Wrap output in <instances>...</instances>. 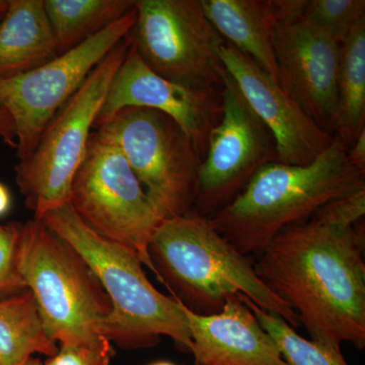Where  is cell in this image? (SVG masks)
Returning a JSON list of instances; mask_svg holds the SVG:
<instances>
[{
	"label": "cell",
	"instance_id": "cell-1",
	"mask_svg": "<svg viewBox=\"0 0 365 365\" xmlns=\"http://www.w3.org/2000/svg\"><path fill=\"white\" fill-rule=\"evenodd\" d=\"M365 190L280 230L255 271L299 317L312 341L365 347Z\"/></svg>",
	"mask_w": 365,
	"mask_h": 365
},
{
	"label": "cell",
	"instance_id": "cell-2",
	"mask_svg": "<svg viewBox=\"0 0 365 365\" xmlns=\"http://www.w3.org/2000/svg\"><path fill=\"white\" fill-rule=\"evenodd\" d=\"M364 190L365 170L348 162L347 148L334 135L332 144L309 165L266 163L232 202L207 220L237 251L257 257L283 228Z\"/></svg>",
	"mask_w": 365,
	"mask_h": 365
},
{
	"label": "cell",
	"instance_id": "cell-3",
	"mask_svg": "<svg viewBox=\"0 0 365 365\" xmlns=\"http://www.w3.org/2000/svg\"><path fill=\"white\" fill-rule=\"evenodd\" d=\"M150 256L160 282L194 313H220L228 297L244 295L299 328V317L266 287L248 256L194 211L158 225Z\"/></svg>",
	"mask_w": 365,
	"mask_h": 365
},
{
	"label": "cell",
	"instance_id": "cell-4",
	"mask_svg": "<svg viewBox=\"0 0 365 365\" xmlns=\"http://www.w3.org/2000/svg\"><path fill=\"white\" fill-rule=\"evenodd\" d=\"M41 222L81 255L109 297L112 312L103 323L105 339L138 349L153 347L167 336L182 351H191L181 302L153 287L133 252L93 232L69 203Z\"/></svg>",
	"mask_w": 365,
	"mask_h": 365
},
{
	"label": "cell",
	"instance_id": "cell-5",
	"mask_svg": "<svg viewBox=\"0 0 365 365\" xmlns=\"http://www.w3.org/2000/svg\"><path fill=\"white\" fill-rule=\"evenodd\" d=\"M16 262L53 341L58 346L112 349L102 334L111 302L71 245L44 222L34 220L21 225Z\"/></svg>",
	"mask_w": 365,
	"mask_h": 365
},
{
	"label": "cell",
	"instance_id": "cell-6",
	"mask_svg": "<svg viewBox=\"0 0 365 365\" xmlns=\"http://www.w3.org/2000/svg\"><path fill=\"white\" fill-rule=\"evenodd\" d=\"M130 44L127 36L102 60L46 127L30 157L14 168L16 185L35 220L41 222L69 203L72 182L86 157L91 129Z\"/></svg>",
	"mask_w": 365,
	"mask_h": 365
},
{
	"label": "cell",
	"instance_id": "cell-7",
	"mask_svg": "<svg viewBox=\"0 0 365 365\" xmlns=\"http://www.w3.org/2000/svg\"><path fill=\"white\" fill-rule=\"evenodd\" d=\"M95 128L123 153L160 220L193 212L200 155L174 120L125 108Z\"/></svg>",
	"mask_w": 365,
	"mask_h": 365
},
{
	"label": "cell",
	"instance_id": "cell-8",
	"mask_svg": "<svg viewBox=\"0 0 365 365\" xmlns=\"http://www.w3.org/2000/svg\"><path fill=\"white\" fill-rule=\"evenodd\" d=\"M69 204L93 232L130 250L157 276L150 244L163 220L123 153L97 131L72 182Z\"/></svg>",
	"mask_w": 365,
	"mask_h": 365
},
{
	"label": "cell",
	"instance_id": "cell-9",
	"mask_svg": "<svg viewBox=\"0 0 365 365\" xmlns=\"http://www.w3.org/2000/svg\"><path fill=\"white\" fill-rule=\"evenodd\" d=\"M136 9L32 71L0 78V108L13 119L16 155L30 157L46 127L102 60L131 33Z\"/></svg>",
	"mask_w": 365,
	"mask_h": 365
},
{
	"label": "cell",
	"instance_id": "cell-10",
	"mask_svg": "<svg viewBox=\"0 0 365 365\" xmlns=\"http://www.w3.org/2000/svg\"><path fill=\"white\" fill-rule=\"evenodd\" d=\"M129 37L146 66L163 78L198 88L222 83L218 49L225 40L201 0H137Z\"/></svg>",
	"mask_w": 365,
	"mask_h": 365
},
{
	"label": "cell",
	"instance_id": "cell-11",
	"mask_svg": "<svg viewBox=\"0 0 365 365\" xmlns=\"http://www.w3.org/2000/svg\"><path fill=\"white\" fill-rule=\"evenodd\" d=\"M222 85L220 119L199 165L193 209L206 218L232 202L261 167L277 160L272 135L225 71Z\"/></svg>",
	"mask_w": 365,
	"mask_h": 365
},
{
	"label": "cell",
	"instance_id": "cell-12",
	"mask_svg": "<svg viewBox=\"0 0 365 365\" xmlns=\"http://www.w3.org/2000/svg\"><path fill=\"white\" fill-rule=\"evenodd\" d=\"M341 44L302 20L276 24L278 83L329 133L335 131L337 116Z\"/></svg>",
	"mask_w": 365,
	"mask_h": 365
},
{
	"label": "cell",
	"instance_id": "cell-13",
	"mask_svg": "<svg viewBox=\"0 0 365 365\" xmlns=\"http://www.w3.org/2000/svg\"><path fill=\"white\" fill-rule=\"evenodd\" d=\"M215 88H198L163 78L146 66L133 44L113 78L95 127L125 108L155 110L174 120L195 145L205 153L209 133L220 115Z\"/></svg>",
	"mask_w": 365,
	"mask_h": 365
},
{
	"label": "cell",
	"instance_id": "cell-14",
	"mask_svg": "<svg viewBox=\"0 0 365 365\" xmlns=\"http://www.w3.org/2000/svg\"><path fill=\"white\" fill-rule=\"evenodd\" d=\"M218 56L247 104L272 135L276 162L309 165L332 144L334 135L322 129L250 57L225 41L218 49Z\"/></svg>",
	"mask_w": 365,
	"mask_h": 365
},
{
	"label": "cell",
	"instance_id": "cell-15",
	"mask_svg": "<svg viewBox=\"0 0 365 365\" xmlns=\"http://www.w3.org/2000/svg\"><path fill=\"white\" fill-rule=\"evenodd\" d=\"M181 304L196 365H287L239 295L228 297L213 314H196Z\"/></svg>",
	"mask_w": 365,
	"mask_h": 365
},
{
	"label": "cell",
	"instance_id": "cell-16",
	"mask_svg": "<svg viewBox=\"0 0 365 365\" xmlns=\"http://www.w3.org/2000/svg\"><path fill=\"white\" fill-rule=\"evenodd\" d=\"M201 4L220 37L278 83L273 0H201Z\"/></svg>",
	"mask_w": 365,
	"mask_h": 365
},
{
	"label": "cell",
	"instance_id": "cell-17",
	"mask_svg": "<svg viewBox=\"0 0 365 365\" xmlns=\"http://www.w3.org/2000/svg\"><path fill=\"white\" fill-rule=\"evenodd\" d=\"M44 0H11L0 21V78L32 71L58 56Z\"/></svg>",
	"mask_w": 365,
	"mask_h": 365
},
{
	"label": "cell",
	"instance_id": "cell-18",
	"mask_svg": "<svg viewBox=\"0 0 365 365\" xmlns=\"http://www.w3.org/2000/svg\"><path fill=\"white\" fill-rule=\"evenodd\" d=\"M58 349L30 290L0 299V365H25L34 354L52 357Z\"/></svg>",
	"mask_w": 365,
	"mask_h": 365
},
{
	"label": "cell",
	"instance_id": "cell-19",
	"mask_svg": "<svg viewBox=\"0 0 365 365\" xmlns=\"http://www.w3.org/2000/svg\"><path fill=\"white\" fill-rule=\"evenodd\" d=\"M365 129V19L341 44L336 136L349 148Z\"/></svg>",
	"mask_w": 365,
	"mask_h": 365
},
{
	"label": "cell",
	"instance_id": "cell-20",
	"mask_svg": "<svg viewBox=\"0 0 365 365\" xmlns=\"http://www.w3.org/2000/svg\"><path fill=\"white\" fill-rule=\"evenodd\" d=\"M59 54L123 18L134 0H44Z\"/></svg>",
	"mask_w": 365,
	"mask_h": 365
},
{
	"label": "cell",
	"instance_id": "cell-21",
	"mask_svg": "<svg viewBox=\"0 0 365 365\" xmlns=\"http://www.w3.org/2000/svg\"><path fill=\"white\" fill-rule=\"evenodd\" d=\"M239 297L251 309L262 328L276 343L287 365H349L341 350L306 339L284 319L261 309L244 295Z\"/></svg>",
	"mask_w": 365,
	"mask_h": 365
},
{
	"label": "cell",
	"instance_id": "cell-22",
	"mask_svg": "<svg viewBox=\"0 0 365 365\" xmlns=\"http://www.w3.org/2000/svg\"><path fill=\"white\" fill-rule=\"evenodd\" d=\"M362 19H365L364 0H307L302 21L342 43Z\"/></svg>",
	"mask_w": 365,
	"mask_h": 365
},
{
	"label": "cell",
	"instance_id": "cell-23",
	"mask_svg": "<svg viewBox=\"0 0 365 365\" xmlns=\"http://www.w3.org/2000/svg\"><path fill=\"white\" fill-rule=\"evenodd\" d=\"M21 223L0 225V299L26 289L18 269Z\"/></svg>",
	"mask_w": 365,
	"mask_h": 365
},
{
	"label": "cell",
	"instance_id": "cell-24",
	"mask_svg": "<svg viewBox=\"0 0 365 365\" xmlns=\"http://www.w3.org/2000/svg\"><path fill=\"white\" fill-rule=\"evenodd\" d=\"M113 349L59 346L56 354L49 357L44 365H111Z\"/></svg>",
	"mask_w": 365,
	"mask_h": 365
},
{
	"label": "cell",
	"instance_id": "cell-25",
	"mask_svg": "<svg viewBox=\"0 0 365 365\" xmlns=\"http://www.w3.org/2000/svg\"><path fill=\"white\" fill-rule=\"evenodd\" d=\"M307 0H273L276 21L302 20Z\"/></svg>",
	"mask_w": 365,
	"mask_h": 365
},
{
	"label": "cell",
	"instance_id": "cell-26",
	"mask_svg": "<svg viewBox=\"0 0 365 365\" xmlns=\"http://www.w3.org/2000/svg\"><path fill=\"white\" fill-rule=\"evenodd\" d=\"M347 160L357 169L365 170V129L347 148Z\"/></svg>",
	"mask_w": 365,
	"mask_h": 365
},
{
	"label": "cell",
	"instance_id": "cell-27",
	"mask_svg": "<svg viewBox=\"0 0 365 365\" xmlns=\"http://www.w3.org/2000/svg\"><path fill=\"white\" fill-rule=\"evenodd\" d=\"M0 139L9 148H16V133L11 115L0 108Z\"/></svg>",
	"mask_w": 365,
	"mask_h": 365
},
{
	"label": "cell",
	"instance_id": "cell-28",
	"mask_svg": "<svg viewBox=\"0 0 365 365\" xmlns=\"http://www.w3.org/2000/svg\"><path fill=\"white\" fill-rule=\"evenodd\" d=\"M11 207V195L6 185L0 182V217L6 215Z\"/></svg>",
	"mask_w": 365,
	"mask_h": 365
},
{
	"label": "cell",
	"instance_id": "cell-29",
	"mask_svg": "<svg viewBox=\"0 0 365 365\" xmlns=\"http://www.w3.org/2000/svg\"><path fill=\"white\" fill-rule=\"evenodd\" d=\"M25 365H44L43 362L41 361L39 359H36V357H32L26 362Z\"/></svg>",
	"mask_w": 365,
	"mask_h": 365
},
{
	"label": "cell",
	"instance_id": "cell-30",
	"mask_svg": "<svg viewBox=\"0 0 365 365\" xmlns=\"http://www.w3.org/2000/svg\"><path fill=\"white\" fill-rule=\"evenodd\" d=\"M7 6H9V1H6V0H0V16L6 11Z\"/></svg>",
	"mask_w": 365,
	"mask_h": 365
},
{
	"label": "cell",
	"instance_id": "cell-31",
	"mask_svg": "<svg viewBox=\"0 0 365 365\" xmlns=\"http://www.w3.org/2000/svg\"><path fill=\"white\" fill-rule=\"evenodd\" d=\"M148 365H176L173 364V362L165 361V360H162V361H155L153 362V364Z\"/></svg>",
	"mask_w": 365,
	"mask_h": 365
},
{
	"label": "cell",
	"instance_id": "cell-32",
	"mask_svg": "<svg viewBox=\"0 0 365 365\" xmlns=\"http://www.w3.org/2000/svg\"><path fill=\"white\" fill-rule=\"evenodd\" d=\"M196 365V364H195Z\"/></svg>",
	"mask_w": 365,
	"mask_h": 365
}]
</instances>
